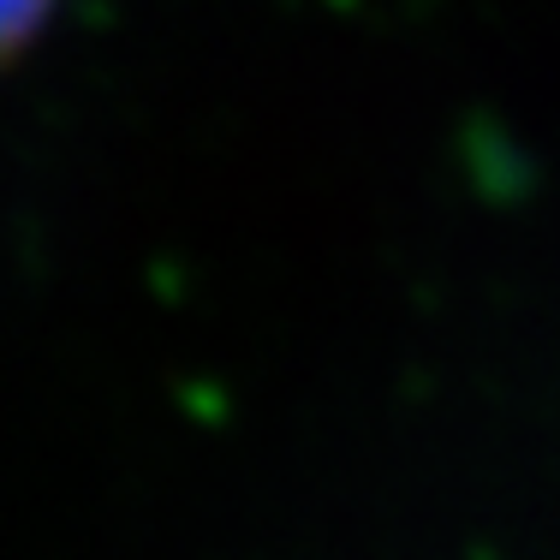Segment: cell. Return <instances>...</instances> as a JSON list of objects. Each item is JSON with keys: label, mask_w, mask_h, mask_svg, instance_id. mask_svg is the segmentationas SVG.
Segmentation results:
<instances>
[{"label": "cell", "mask_w": 560, "mask_h": 560, "mask_svg": "<svg viewBox=\"0 0 560 560\" xmlns=\"http://www.w3.org/2000/svg\"><path fill=\"white\" fill-rule=\"evenodd\" d=\"M55 7H60V0H0V60L19 55V48L48 24V12H55Z\"/></svg>", "instance_id": "obj_1"}]
</instances>
